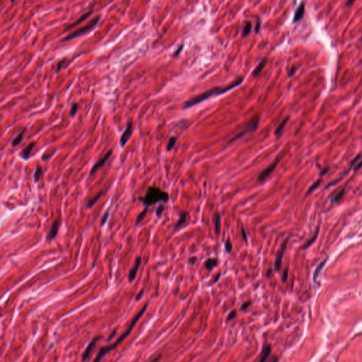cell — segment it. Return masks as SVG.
I'll return each instance as SVG.
<instances>
[{
	"label": "cell",
	"instance_id": "6da1fadb",
	"mask_svg": "<svg viewBox=\"0 0 362 362\" xmlns=\"http://www.w3.org/2000/svg\"><path fill=\"white\" fill-rule=\"evenodd\" d=\"M243 82V77H241L238 78V79H236V81L231 83V84H228L227 86H224V87H219V86H218V87L213 88V89H210V90L205 91V92L200 94V95L196 96V97L194 98H192V99L186 101L185 104H184L183 106V108L184 109H187V108L192 107V106H195V105L200 104L202 101H205L206 99H209L211 96H219L220 94H224V93L227 92V91H229V90H231L233 88L241 85Z\"/></svg>",
	"mask_w": 362,
	"mask_h": 362
},
{
	"label": "cell",
	"instance_id": "7a4b0ae2",
	"mask_svg": "<svg viewBox=\"0 0 362 362\" xmlns=\"http://www.w3.org/2000/svg\"><path fill=\"white\" fill-rule=\"evenodd\" d=\"M147 306H148V304H146L144 306H143L142 308L139 311L138 313L133 318V319L132 320V321L130 322V325L129 327L127 328V330L124 333H123V335H122L118 338V340H117L114 344L108 345V346L107 347H104L100 349L97 356H96V357L95 358V359L93 361V362H101V360L103 359V358L104 357V356L106 354L110 352V351H111L112 349L116 348L118 345L120 344L130 334V332H131L132 330H133V328L134 327H135V325H136L137 323L138 322L139 320L140 319V318L142 317V316L144 313L145 311H146L147 308Z\"/></svg>",
	"mask_w": 362,
	"mask_h": 362
},
{
	"label": "cell",
	"instance_id": "3957f363",
	"mask_svg": "<svg viewBox=\"0 0 362 362\" xmlns=\"http://www.w3.org/2000/svg\"><path fill=\"white\" fill-rule=\"evenodd\" d=\"M169 199L168 193L161 190L158 187H149L147 189L144 197H139L138 200L142 202L145 207H151L159 202H167Z\"/></svg>",
	"mask_w": 362,
	"mask_h": 362
},
{
	"label": "cell",
	"instance_id": "277c9868",
	"mask_svg": "<svg viewBox=\"0 0 362 362\" xmlns=\"http://www.w3.org/2000/svg\"><path fill=\"white\" fill-rule=\"evenodd\" d=\"M100 19H101V16H100V15L95 16V17H94V18H92V19H91V21L86 25V26L79 28V29L75 30V31L73 32V33H72L71 34H69L67 36H66L65 38H62V40H61V42H67V41H68V40H73V39L77 38H78V37L82 36V35L85 34L86 33H87V32L90 31L91 30H92L93 28H94V27L98 24V23H99Z\"/></svg>",
	"mask_w": 362,
	"mask_h": 362
},
{
	"label": "cell",
	"instance_id": "5b68a950",
	"mask_svg": "<svg viewBox=\"0 0 362 362\" xmlns=\"http://www.w3.org/2000/svg\"><path fill=\"white\" fill-rule=\"evenodd\" d=\"M259 121H260V117L257 116V115L253 116V118H251V120L245 125V127L242 129V130L240 131V132L238 133V135H236L232 139L230 140V142H232L235 141V140L242 137L244 136L247 133L250 132L252 131H255V130L258 128Z\"/></svg>",
	"mask_w": 362,
	"mask_h": 362
},
{
	"label": "cell",
	"instance_id": "8992f818",
	"mask_svg": "<svg viewBox=\"0 0 362 362\" xmlns=\"http://www.w3.org/2000/svg\"><path fill=\"white\" fill-rule=\"evenodd\" d=\"M279 162H280V157L277 156V158L273 161V162H272V163L269 166H267L265 170H263V171L260 173V174L259 175V176L258 177V182H263L264 181H265V180H266L267 177L271 175L272 173L275 170V168H276L277 164L279 163Z\"/></svg>",
	"mask_w": 362,
	"mask_h": 362
},
{
	"label": "cell",
	"instance_id": "52a82bcc",
	"mask_svg": "<svg viewBox=\"0 0 362 362\" xmlns=\"http://www.w3.org/2000/svg\"><path fill=\"white\" fill-rule=\"evenodd\" d=\"M287 243H288V240L287 239L282 243V245H281V247H280V250H279L278 253H277V255L276 256L275 264H274V267H275V270L277 272H278L279 270H280L281 265H282V258H283L285 252L286 251V249H287Z\"/></svg>",
	"mask_w": 362,
	"mask_h": 362
},
{
	"label": "cell",
	"instance_id": "ba28073f",
	"mask_svg": "<svg viewBox=\"0 0 362 362\" xmlns=\"http://www.w3.org/2000/svg\"><path fill=\"white\" fill-rule=\"evenodd\" d=\"M132 121L130 120L128 122L126 127V129L125 130V131L122 134L120 139V146L121 147H123V148L126 145V144L129 141L132 135Z\"/></svg>",
	"mask_w": 362,
	"mask_h": 362
},
{
	"label": "cell",
	"instance_id": "9c48e42d",
	"mask_svg": "<svg viewBox=\"0 0 362 362\" xmlns=\"http://www.w3.org/2000/svg\"><path fill=\"white\" fill-rule=\"evenodd\" d=\"M113 150H110V151H108L107 153H106V154L102 157V158H100V159L98 161L96 162L94 166H93V167L91 168V171H90L91 175H94V174L100 168L104 166V164L106 163V161H107L110 158V157L111 156V155H112V154H113Z\"/></svg>",
	"mask_w": 362,
	"mask_h": 362
},
{
	"label": "cell",
	"instance_id": "30bf717a",
	"mask_svg": "<svg viewBox=\"0 0 362 362\" xmlns=\"http://www.w3.org/2000/svg\"><path fill=\"white\" fill-rule=\"evenodd\" d=\"M101 338V336L95 337H94V339L90 342V343H89V345H88V347H86V349H85V351H84V352L83 353V354L82 356L83 362L86 361V360L89 358V356H90L91 352H92V351L94 350V347H95L96 343H97V342L99 341Z\"/></svg>",
	"mask_w": 362,
	"mask_h": 362
},
{
	"label": "cell",
	"instance_id": "8fae6325",
	"mask_svg": "<svg viewBox=\"0 0 362 362\" xmlns=\"http://www.w3.org/2000/svg\"><path fill=\"white\" fill-rule=\"evenodd\" d=\"M141 263L142 258H140V257H137V258H136V260H135V265L132 267V269L129 272V274H128V280H129V282H132L135 280L140 265H141Z\"/></svg>",
	"mask_w": 362,
	"mask_h": 362
},
{
	"label": "cell",
	"instance_id": "7c38bea8",
	"mask_svg": "<svg viewBox=\"0 0 362 362\" xmlns=\"http://www.w3.org/2000/svg\"><path fill=\"white\" fill-rule=\"evenodd\" d=\"M59 229H60V221H59V220H55V221L52 223L51 229H50L48 236H47V241H52L54 238H55L57 233H58Z\"/></svg>",
	"mask_w": 362,
	"mask_h": 362
},
{
	"label": "cell",
	"instance_id": "4fadbf2b",
	"mask_svg": "<svg viewBox=\"0 0 362 362\" xmlns=\"http://www.w3.org/2000/svg\"><path fill=\"white\" fill-rule=\"evenodd\" d=\"M93 11H94V10L91 9V11H89V12H87V13H84V14H83L82 16H81L80 17H79V19H77V21H76L75 22H74L73 23H72V24L69 25V26H67V28H66L65 29V30H64V31L65 32V31H67V30H69L72 29V28H74V27L78 26V25H79V23H82V22H83L84 21H85L86 18H89V16H90L92 14Z\"/></svg>",
	"mask_w": 362,
	"mask_h": 362
},
{
	"label": "cell",
	"instance_id": "5bb4252c",
	"mask_svg": "<svg viewBox=\"0 0 362 362\" xmlns=\"http://www.w3.org/2000/svg\"><path fill=\"white\" fill-rule=\"evenodd\" d=\"M35 145V142H32L28 144V145H27V146L25 147L23 150H22L21 152V156L23 159H24L26 161L29 159V158L30 156V154H31V151H32V150H33V149L34 148Z\"/></svg>",
	"mask_w": 362,
	"mask_h": 362
},
{
	"label": "cell",
	"instance_id": "9a60e30c",
	"mask_svg": "<svg viewBox=\"0 0 362 362\" xmlns=\"http://www.w3.org/2000/svg\"><path fill=\"white\" fill-rule=\"evenodd\" d=\"M272 351V347L270 344H265L263 347V349H262L261 354H260V360L258 362H265L267 361V358L270 356V353Z\"/></svg>",
	"mask_w": 362,
	"mask_h": 362
},
{
	"label": "cell",
	"instance_id": "2e32d148",
	"mask_svg": "<svg viewBox=\"0 0 362 362\" xmlns=\"http://www.w3.org/2000/svg\"><path fill=\"white\" fill-rule=\"evenodd\" d=\"M304 10H305V4H304V2H302L301 3L299 7L296 10L295 14H294V16L293 23H297V22L301 19L304 14Z\"/></svg>",
	"mask_w": 362,
	"mask_h": 362
},
{
	"label": "cell",
	"instance_id": "e0dca14e",
	"mask_svg": "<svg viewBox=\"0 0 362 362\" xmlns=\"http://www.w3.org/2000/svg\"><path fill=\"white\" fill-rule=\"evenodd\" d=\"M204 267L209 271L214 268L218 265V260L216 258H209L204 262Z\"/></svg>",
	"mask_w": 362,
	"mask_h": 362
},
{
	"label": "cell",
	"instance_id": "ac0fdd59",
	"mask_svg": "<svg viewBox=\"0 0 362 362\" xmlns=\"http://www.w3.org/2000/svg\"><path fill=\"white\" fill-rule=\"evenodd\" d=\"M214 233L216 235H219L221 232V216L219 213H216L214 215Z\"/></svg>",
	"mask_w": 362,
	"mask_h": 362
},
{
	"label": "cell",
	"instance_id": "d6986e66",
	"mask_svg": "<svg viewBox=\"0 0 362 362\" xmlns=\"http://www.w3.org/2000/svg\"><path fill=\"white\" fill-rule=\"evenodd\" d=\"M187 214L185 211H181V212H180V214H179V219L178 221H177L175 226H174V229H177L179 227H180L181 226H182V225L185 224L186 219H187Z\"/></svg>",
	"mask_w": 362,
	"mask_h": 362
},
{
	"label": "cell",
	"instance_id": "ffe728a7",
	"mask_svg": "<svg viewBox=\"0 0 362 362\" xmlns=\"http://www.w3.org/2000/svg\"><path fill=\"white\" fill-rule=\"evenodd\" d=\"M267 63V58L266 57H265V58H263V60H261V62L259 63V65L257 66L256 68L254 69V71H253V77H258V76L260 74V72H262V70H263L264 67H265V66L266 65Z\"/></svg>",
	"mask_w": 362,
	"mask_h": 362
},
{
	"label": "cell",
	"instance_id": "44dd1931",
	"mask_svg": "<svg viewBox=\"0 0 362 362\" xmlns=\"http://www.w3.org/2000/svg\"><path fill=\"white\" fill-rule=\"evenodd\" d=\"M26 127H23L22 130L21 131V132H20L17 136L15 137V139H13V141L11 142V146L13 147L17 146L18 144H19L20 143H21V142L22 141V139H23V135H24L25 132H26Z\"/></svg>",
	"mask_w": 362,
	"mask_h": 362
},
{
	"label": "cell",
	"instance_id": "7402d4cb",
	"mask_svg": "<svg viewBox=\"0 0 362 362\" xmlns=\"http://www.w3.org/2000/svg\"><path fill=\"white\" fill-rule=\"evenodd\" d=\"M104 191H100L99 193L96 194L94 198L89 199V202H88L87 204H86V207H87L88 209H91V208H92L93 206H94V204L98 202V200H99V199L102 197V195L104 194Z\"/></svg>",
	"mask_w": 362,
	"mask_h": 362
},
{
	"label": "cell",
	"instance_id": "603a6c76",
	"mask_svg": "<svg viewBox=\"0 0 362 362\" xmlns=\"http://www.w3.org/2000/svg\"><path fill=\"white\" fill-rule=\"evenodd\" d=\"M43 169H42V167L40 166L39 164H38L36 168H35L34 175H33V179H34L35 183H37V182L40 180V177H41L42 175H43Z\"/></svg>",
	"mask_w": 362,
	"mask_h": 362
},
{
	"label": "cell",
	"instance_id": "cb8c5ba5",
	"mask_svg": "<svg viewBox=\"0 0 362 362\" xmlns=\"http://www.w3.org/2000/svg\"><path fill=\"white\" fill-rule=\"evenodd\" d=\"M326 262H327V259H326V260H323V261L321 262V263H320L318 265L317 267H316V270H315L314 274H313V280L314 281H316L318 278V277H319V275H320V273L321 270H323V268L325 265Z\"/></svg>",
	"mask_w": 362,
	"mask_h": 362
},
{
	"label": "cell",
	"instance_id": "d4e9b609",
	"mask_svg": "<svg viewBox=\"0 0 362 362\" xmlns=\"http://www.w3.org/2000/svg\"><path fill=\"white\" fill-rule=\"evenodd\" d=\"M67 60H68L67 57H65V58L62 59V60H60V62L57 63V65L56 67V71H55L56 74L59 73V72L61 71V69L63 68V67H67V66L69 65L68 61H67Z\"/></svg>",
	"mask_w": 362,
	"mask_h": 362
},
{
	"label": "cell",
	"instance_id": "484cf974",
	"mask_svg": "<svg viewBox=\"0 0 362 362\" xmlns=\"http://www.w3.org/2000/svg\"><path fill=\"white\" fill-rule=\"evenodd\" d=\"M289 116L287 117V118H286L284 120L280 123V125H279V126L277 127V128L276 129V130H275V135H276V136L278 137L279 135H280V134L282 133V130H283L284 128H285L286 124H287V122L289 121Z\"/></svg>",
	"mask_w": 362,
	"mask_h": 362
},
{
	"label": "cell",
	"instance_id": "4316f807",
	"mask_svg": "<svg viewBox=\"0 0 362 362\" xmlns=\"http://www.w3.org/2000/svg\"><path fill=\"white\" fill-rule=\"evenodd\" d=\"M318 233H319V227H318L317 229H316V233H315L313 237L311 238V239L309 240V241H308L307 243H306V244L302 247L303 249H306V248H308L309 246H311V244H313V243H314L315 241H316V238H317V237H318Z\"/></svg>",
	"mask_w": 362,
	"mask_h": 362
},
{
	"label": "cell",
	"instance_id": "83f0119b",
	"mask_svg": "<svg viewBox=\"0 0 362 362\" xmlns=\"http://www.w3.org/2000/svg\"><path fill=\"white\" fill-rule=\"evenodd\" d=\"M147 211H148V207H145L144 209L143 210L140 212V214H139L137 218L136 222H135L136 225H138L144 219V218L145 216L146 215Z\"/></svg>",
	"mask_w": 362,
	"mask_h": 362
},
{
	"label": "cell",
	"instance_id": "f1b7e54d",
	"mask_svg": "<svg viewBox=\"0 0 362 362\" xmlns=\"http://www.w3.org/2000/svg\"><path fill=\"white\" fill-rule=\"evenodd\" d=\"M177 142V137H170V139H169L168 144H167V151H171L174 148V146H175V144H176Z\"/></svg>",
	"mask_w": 362,
	"mask_h": 362
},
{
	"label": "cell",
	"instance_id": "f546056e",
	"mask_svg": "<svg viewBox=\"0 0 362 362\" xmlns=\"http://www.w3.org/2000/svg\"><path fill=\"white\" fill-rule=\"evenodd\" d=\"M252 28V24L250 22H247L246 26H245L244 28H243V37L246 36V35H248V33H250V30H251Z\"/></svg>",
	"mask_w": 362,
	"mask_h": 362
},
{
	"label": "cell",
	"instance_id": "4dcf8cb0",
	"mask_svg": "<svg viewBox=\"0 0 362 362\" xmlns=\"http://www.w3.org/2000/svg\"><path fill=\"white\" fill-rule=\"evenodd\" d=\"M109 215H110L109 210H107V211H106V212L104 213V215L102 216V217H101V222H100V226H104V225L106 224V221H108V217H109Z\"/></svg>",
	"mask_w": 362,
	"mask_h": 362
},
{
	"label": "cell",
	"instance_id": "1f68e13d",
	"mask_svg": "<svg viewBox=\"0 0 362 362\" xmlns=\"http://www.w3.org/2000/svg\"><path fill=\"white\" fill-rule=\"evenodd\" d=\"M224 248H225V250H226V251L228 253H230L231 252V250H232L233 246H232V243H231V240H230L229 238H228V239L226 241V242H225Z\"/></svg>",
	"mask_w": 362,
	"mask_h": 362
},
{
	"label": "cell",
	"instance_id": "d6a6232c",
	"mask_svg": "<svg viewBox=\"0 0 362 362\" xmlns=\"http://www.w3.org/2000/svg\"><path fill=\"white\" fill-rule=\"evenodd\" d=\"M77 111H78V104H77V103H73V104H72V106H71L70 111H69V116L72 117L75 116Z\"/></svg>",
	"mask_w": 362,
	"mask_h": 362
},
{
	"label": "cell",
	"instance_id": "836d02e7",
	"mask_svg": "<svg viewBox=\"0 0 362 362\" xmlns=\"http://www.w3.org/2000/svg\"><path fill=\"white\" fill-rule=\"evenodd\" d=\"M164 210H165V207H164L163 205H162V204H160V205L156 208V215L158 216V217H160V216H161V214H163Z\"/></svg>",
	"mask_w": 362,
	"mask_h": 362
},
{
	"label": "cell",
	"instance_id": "e575fe53",
	"mask_svg": "<svg viewBox=\"0 0 362 362\" xmlns=\"http://www.w3.org/2000/svg\"><path fill=\"white\" fill-rule=\"evenodd\" d=\"M241 236H242V238H243V240L246 242V243H247V242H248V236H247L246 230L244 229V228H243V226L241 227Z\"/></svg>",
	"mask_w": 362,
	"mask_h": 362
},
{
	"label": "cell",
	"instance_id": "d590c367",
	"mask_svg": "<svg viewBox=\"0 0 362 362\" xmlns=\"http://www.w3.org/2000/svg\"><path fill=\"white\" fill-rule=\"evenodd\" d=\"M320 180H318V181H317V182H315L313 185L310 187V188H309V190H308V193L307 194L310 193V192H313V191L314 190H316V189L317 188V187L320 185Z\"/></svg>",
	"mask_w": 362,
	"mask_h": 362
},
{
	"label": "cell",
	"instance_id": "8d00e7d4",
	"mask_svg": "<svg viewBox=\"0 0 362 362\" xmlns=\"http://www.w3.org/2000/svg\"><path fill=\"white\" fill-rule=\"evenodd\" d=\"M344 190H342V191H340V192H339V193H338L336 195L335 198V199H334L335 202H339V201L342 198L343 196H344Z\"/></svg>",
	"mask_w": 362,
	"mask_h": 362
},
{
	"label": "cell",
	"instance_id": "74e56055",
	"mask_svg": "<svg viewBox=\"0 0 362 362\" xmlns=\"http://www.w3.org/2000/svg\"><path fill=\"white\" fill-rule=\"evenodd\" d=\"M287 278H288V269H285V270H284L283 274H282V281H283V282H285L287 280Z\"/></svg>",
	"mask_w": 362,
	"mask_h": 362
},
{
	"label": "cell",
	"instance_id": "f35d334b",
	"mask_svg": "<svg viewBox=\"0 0 362 362\" xmlns=\"http://www.w3.org/2000/svg\"><path fill=\"white\" fill-rule=\"evenodd\" d=\"M236 311H232L231 313H230L229 316H228V320H233L235 318V316H236Z\"/></svg>",
	"mask_w": 362,
	"mask_h": 362
},
{
	"label": "cell",
	"instance_id": "ab89813d",
	"mask_svg": "<svg viewBox=\"0 0 362 362\" xmlns=\"http://www.w3.org/2000/svg\"><path fill=\"white\" fill-rule=\"evenodd\" d=\"M182 48H183V45H181V46H180L177 49L176 51L174 52V53H173V57H175V56H177V55H178L180 53V52L182 51Z\"/></svg>",
	"mask_w": 362,
	"mask_h": 362
},
{
	"label": "cell",
	"instance_id": "60d3db41",
	"mask_svg": "<svg viewBox=\"0 0 362 362\" xmlns=\"http://www.w3.org/2000/svg\"><path fill=\"white\" fill-rule=\"evenodd\" d=\"M250 304H251V302L250 301L244 303V304H243L241 306V310H246V308H248L249 307V306H250Z\"/></svg>",
	"mask_w": 362,
	"mask_h": 362
},
{
	"label": "cell",
	"instance_id": "b9f144b4",
	"mask_svg": "<svg viewBox=\"0 0 362 362\" xmlns=\"http://www.w3.org/2000/svg\"><path fill=\"white\" fill-rule=\"evenodd\" d=\"M143 294H144V290L142 289V290L140 291V292H139L137 294L136 297H135V299H136V301L139 300V299L142 298V296H143Z\"/></svg>",
	"mask_w": 362,
	"mask_h": 362
},
{
	"label": "cell",
	"instance_id": "7bdbcfd3",
	"mask_svg": "<svg viewBox=\"0 0 362 362\" xmlns=\"http://www.w3.org/2000/svg\"><path fill=\"white\" fill-rule=\"evenodd\" d=\"M260 20H259V18H258V21H257L256 25H255V33H258L259 30H260Z\"/></svg>",
	"mask_w": 362,
	"mask_h": 362
},
{
	"label": "cell",
	"instance_id": "ee69618b",
	"mask_svg": "<svg viewBox=\"0 0 362 362\" xmlns=\"http://www.w3.org/2000/svg\"><path fill=\"white\" fill-rule=\"evenodd\" d=\"M296 71H297V68H296L295 67H292V68L290 69V71H289V77H292V76H293L294 74V73H295V72H296Z\"/></svg>",
	"mask_w": 362,
	"mask_h": 362
},
{
	"label": "cell",
	"instance_id": "f6af8a7d",
	"mask_svg": "<svg viewBox=\"0 0 362 362\" xmlns=\"http://www.w3.org/2000/svg\"><path fill=\"white\" fill-rule=\"evenodd\" d=\"M196 261H197V258H196V257H192V258H190L188 260V262L191 265H193V264L195 263Z\"/></svg>",
	"mask_w": 362,
	"mask_h": 362
},
{
	"label": "cell",
	"instance_id": "bcb514c9",
	"mask_svg": "<svg viewBox=\"0 0 362 362\" xmlns=\"http://www.w3.org/2000/svg\"><path fill=\"white\" fill-rule=\"evenodd\" d=\"M52 154H43L42 156V159L43 161H47L50 156H52Z\"/></svg>",
	"mask_w": 362,
	"mask_h": 362
},
{
	"label": "cell",
	"instance_id": "7dc6e473",
	"mask_svg": "<svg viewBox=\"0 0 362 362\" xmlns=\"http://www.w3.org/2000/svg\"><path fill=\"white\" fill-rule=\"evenodd\" d=\"M161 359V355H158V356H157L156 357H155L154 359H152L151 361L149 362H159Z\"/></svg>",
	"mask_w": 362,
	"mask_h": 362
},
{
	"label": "cell",
	"instance_id": "c3c4849f",
	"mask_svg": "<svg viewBox=\"0 0 362 362\" xmlns=\"http://www.w3.org/2000/svg\"><path fill=\"white\" fill-rule=\"evenodd\" d=\"M220 277H221V273H219V274H216V276H215V277H214V283H216V282H217V281H218V280H219V279H220Z\"/></svg>",
	"mask_w": 362,
	"mask_h": 362
},
{
	"label": "cell",
	"instance_id": "681fc988",
	"mask_svg": "<svg viewBox=\"0 0 362 362\" xmlns=\"http://www.w3.org/2000/svg\"><path fill=\"white\" fill-rule=\"evenodd\" d=\"M116 332H117V330H114V332H113L112 333H111V335H110L109 338H108V340H111V339H112V338L113 337H114L115 335H116Z\"/></svg>",
	"mask_w": 362,
	"mask_h": 362
},
{
	"label": "cell",
	"instance_id": "f907efd6",
	"mask_svg": "<svg viewBox=\"0 0 362 362\" xmlns=\"http://www.w3.org/2000/svg\"><path fill=\"white\" fill-rule=\"evenodd\" d=\"M272 269H269V270H267V277H269V278H270V277H271V276H272Z\"/></svg>",
	"mask_w": 362,
	"mask_h": 362
},
{
	"label": "cell",
	"instance_id": "816d5d0a",
	"mask_svg": "<svg viewBox=\"0 0 362 362\" xmlns=\"http://www.w3.org/2000/svg\"><path fill=\"white\" fill-rule=\"evenodd\" d=\"M361 166H362V162H360V163H358L357 166H356V167H355V168H354V170H358V169H359L360 168H361Z\"/></svg>",
	"mask_w": 362,
	"mask_h": 362
},
{
	"label": "cell",
	"instance_id": "f5cc1de1",
	"mask_svg": "<svg viewBox=\"0 0 362 362\" xmlns=\"http://www.w3.org/2000/svg\"><path fill=\"white\" fill-rule=\"evenodd\" d=\"M277 361H278V358L275 357V358H273V359H272V361L271 362H277Z\"/></svg>",
	"mask_w": 362,
	"mask_h": 362
},
{
	"label": "cell",
	"instance_id": "db71d44e",
	"mask_svg": "<svg viewBox=\"0 0 362 362\" xmlns=\"http://www.w3.org/2000/svg\"><path fill=\"white\" fill-rule=\"evenodd\" d=\"M354 2V1H348V2L347 3V6H348V5H349V4H353Z\"/></svg>",
	"mask_w": 362,
	"mask_h": 362
},
{
	"label": "cell",
	"instance_id": "11a10c76",
	"mask_svg": "<svg viewBox=\"0 0 362 362\" xmlns=\"http://www.w3.org/2000/svg\"><path fill=\"white\" fill-rule=\"evenodd\" d=\"M361 42H362V38H361Z\"/></svg>",
	"mask_w": 362,
	"mask_h": 362
}]
</instances>
